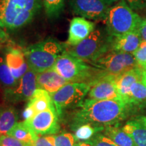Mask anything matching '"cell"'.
Here are the masks:
<instances>
[{"mask_svg":"<svg viewBox=\"0 0 146 146\" xmlns=\"http://www.w3.org/2000/svg\"><path fill=\"white\" fill-rule=\"evenodd\" d=\"M75 139L70 133L64 132L55 136V146H74Z\"/></svg>","mask_w":146,"mask_h":146,"instance_id":"27","label":"cell"},{"mask_svg":"<svg viewBox=\"0 0 146 146\" xmlns=\"http://www.w3.org/2000/svg\"><path fill=\"white\" fill-rule=\"evenodd\" d=\"M5 62L12 76L16 81L23 76L29 70V66L25 59L23 51L18 48L10 47L5 54Z\"/></svg>","mask_w":146,"mask_h":146,"instance_id":"16","label":"cell"},{"mask_svg":"<svg viewBox=\"0 0 146 146\" xmlns=\"http://www.w3.org/2000/svg\"><path fill=\"white\" fill-rule=\"evenodd\" d=\"M94 146H118L102 133H98L89 141H85Z\"/></svg>","mask_w":146,"mask_h":146,"instance_id":"28","label":"cell"},{"mask_svg":"<svg viewBox=\"0 0 146 146\" xmlns=\"http://www.w3.org/2000/svg\"><path fill=\"white\" fill-rule=\"evenodd\" d=\"M102 133L118 146H137L133 139L120 126H107Z\"/></svg>","mask_w":146,"mask_h":146,"instance_id":"21","label":"cell"},{"mask_svg":"<svg viewBox=\"0 0 146 146\" xmlns=\"http://www.w3.org/2000/svg\"><path fill=\"white\" fill-rule=\"evenodd\" d=\"M142 18L131 9L125 0L110 7L105 21L111 36H118L139 30Z\"/></svg>","mask_w":146,"mask_h":146,"instance_id":"5","label":"cell"},{"mask_svg":"<svg viewBox=\"0 0 146 146\" xmlns=\"http://www.w3.org/2000/svg\"><path fill=\"white\" fill-rule=\"evenodd\" d=\"M104 1H105L107 5H108L109 6H111L112 5H114L118 2H119L121 0H104Z\"/></svg>","mask_w":146,"mask_h":146,"instance_id":"35","label":"cell"},{"mask_svg":"<svg viewBox=\"0 0 146 146\" xmlns=\"http://www.w3.org/2000/svg\"><path fill=\"white\" fill-rule=\"evenodd\" d=\"M104 74L118 76L138 67L133 54L109 50L89 64Z\"/></svg>","mask_w":146,"mask_h":146,"instance_id":"8","label":"cell"},{"mask_svg":"<svg viewBox=\"0 0 146 146\" xmlns=\"http://www.w3.org/2000/svg\"><path fill=\"white\" fill-rule=\"evenodd\" d=\"M143 123V124L146 127V116H139L137 117Z\"/></svg>","mask_w":146,"mask_h":146,"instance_id":"38","label":"cell"},{"mask_svg":"<svg viewBox=\"0 0 146 146\" xmlns=\"http://www.w3.org/2000/svg\"><path fill=\"white\" fill-rule=\"evenodd\" d=\"M74 146H94V145H92L90 143H87V142L80 141V142H77V143H76L75 145Z\"/></svg>","mask_w":146,"mask_h":146,"instance_id":"36","label":"cell"},{"mask_svg":"<svg viewBox=\"0 0 146 146\" xmlns=\"http://www.w3.org/2000/svg\"><path fill=\"white\" fill-rule=\"evenodd\" d=\"M0 146H29L8 135L0 136Z\"/></svg>","mask_w":146,"mask_h":146,"instance_id":"30","label":"cell"},{"mask_svg":"<svg viewBox=\"0 0 146 146\" xmlns=\"http://www.w3.org/2000/svg\"><path fill=\"white\" fill-rule=\"evenodd\" d=\"M33 146H55L54 144H52L47 140L45 136L39 137L36 139V141L34 142V144Z\"/></svg>","mask_w":146,"mask_h":146,"instance_id":"32","label":"cell"},{"mask_svg":"<svg viewBox=\"0 0 146 146\" xmlns=\"http://www.w3.org/2000/svg\"><path fill=\"white\" fill-rule=\"evenodd\" d=\"M7 135L17 139L29 146H33L34 142L39 137L25 121L17 123Z\"/></svg>","mask_w":146,"mask_h":146,"instance_id":"20","label":"cell"},{"mask_svg":"<svg viewBox=\"0 0 146 146\" xmlns=\"http://www.w3.org/2000/svg\"><path fill=\"white\" fill-rule=\"evenodd\" d=\"M143 72V69L138 66L122 73L119 75L116 76L115 83H116L118 94L121 98L129 101L131 85L136 82L141 81Z\"/></svg>","mask_w":146,"mask_h":146,"instance_id":"17","label":"cell"},{"mask_svg":"<svg viewBox=\"0 0 146 146\" xmlns=\"http://www.w3.org/2000/svg\"><path fill=\"white\" fill-rule=\"evenodd\" d=\"M68 82L54 68L36 74V88L41 89L52 94L58 91Z\"/></svg>","mask_w":146,"mask_h":146,"instance_id":"15","label":"cell"},{"mask_svg":"<svg viewBox=\"0 0 146 146\" xmlns=\"http://www.w3.org/2000/svg\"><path fill=\"white\" fill-rule=\"evenodd\" d=\"M104 127L102 126H96L91 124H84L78 126L73 131L75 141L77 142L89 141L98 133H102Z\"/></svg>","mask_w":146,"mask_h":146,"instance_id":"23","label":"cell"},{"mask_svg":"<svg viewBox=\"0 0 146 146\" xmlns=\"http://www.w3.org/2000/svg\"><path fill=\"white\" fill-rule=\"evenodd\" d=\"M41 0H0V25L8 31L25 27L41 7Z\"/></svg>","mask_w":146,"mask_h":146,"instance_id":"2","label":"cell"},{"mask_svg":"<svg viewBox=\"0 0 146 146\" xmlns=\"http://www.w3.org/2000/svg\"><path fill=\"white\" fill-rule=\"evenodd\" d=\"M0 82L5 87V89L15 87L18 83L12 76L5 60L0 57Z\"/></svg>","mask_w":146,"mask_h":146,"instance_id":"26","label":"cell"},{"mask_svg":"<svg viewBox=\"0 0 146 146\" xmlns=\"http://www.w3.org/2000/svg\"><path fill=\"white\" fill-rule=\"evenodd\" d=\"M115 77L116 76L101 72L89 84L90 89L87 94L89 99L102 100L123 98L118 92L115 83Z\"/></svg>","mask_w":146,"mask_h":146,"instance_id":"11","label":"cell"},{"mask_svg":"<svg viewBox=\"0 0 146 146\" xmlns=\"http://www.w3.org/2000/svg\"><path fill=\"white\" fill-rule=\"evenodd\" d=\"M110 42L111 36L106 29H95L94 31L78 45L67 47L66 52L91 64L110 50Z\"/></svg>","mask_w":146,"mask_h":146,"instance_id":"6","label":"cell"},{"mask_svg":"<svg viewBox=\"0 0 146 146\" xmlns=\"http://www.w3.org/2000/svg\"><path fill=\"white\" fill-rule=\"evenodd\" d=\"M137 109L123 98L102 100L87 98L74 108L66 120L72 131L84 124L102 127L120 126Z\"/></svg>","mask_w":146,"mask_h":146,"instance_id":"1","label":"cell"},{"mask_svg":"<svg viewBox=\"0 0 146 146\" xmlns=\"http://www.w3.org/2000/svg\"><path fill=\"white\" fill-rule=\"evenodd\" d=\"M45 13L50 19L58 18L62 12L64 0H41Z\"/></svg>","mask_w":146,"mask_h":146,"instance_id":"25","label":"cell"},{"mask_svg":"<svg viewBox=\"0 0 146 146\" xmlns=\"http://www.w3.org/2000/svg\"><path fill=\"white\" fill-rule=\"evenodd\" d=\"M129 101L137 108L146 104V86L141 81L136 82L131 85Z\"/></svg>","mask_w":146,"mask_h":146,"instance_id":"24","label":"cell"},{"mask_svg":"<svg viewBox=\"0 0 146 146\" xmlns=\"http://www.w3.org/2000/svg\"><path fill=\"white\" fill-rule=\"evenodd\" d=\"M144 1V2H145V5H146V0H143Z\"/></svg>","mask_w":146,"mask_h":146,"instance_id":"39","label":"cell"},{"mask_svg":"<svg viewBox=\"0 0 146 146\" xmlns=\"http://www.w3.org/2000/svg\"><path fill=\"white\" fill-rule=\"evenodd\" d=\"M96 29V25L83 17H75L70 21L66 44L75 46L87 38Z\"/></svg>","mask_w":146,"mask_h":146,"instance_id":"13","label":"cell"},{"mask_svg":"<svg viewBox=\"0 0 146 146\" xmlns=\"http://www.w3.org/2000/svg\"><path fill=\"white\" fill-rule=\"evenodd\" d=\"M129 7L133 10H139L145 7L143 0H125Z\"/></svg>","mask_w":146,"mask_h":146,"instance_id":"31","label":"cell"},{"mask_svg":"<svg viewBox=\"0 0 146 146\" xmlns=\"http://www.w3.org/2000/svg\"><path fill=\"white\" fill-rule=\"evenodd\" d=\"M36 135H50L59 132V116L54 106L37 113L31 119L25 120Z\"/></svg>","mask_w":146,"mask_h":146,"instance_id":"9","label":"cell"},{"mask_svg":"<svg viewBox=\"0 0 146 146\" xmlns=\"http://www.w3.org/2000/svg\"><path fill=\"white\" fill-rule=\"evenodd\" d=\"M141 82L146 86V70H143V74H142Z\"/></svg>","mask_w":146,"mask_h":146,"instance_id":"37","label":"cell"},{"mask_svg":"<svg viewBox=\"0 0 146 146\" xmlns=\"http://www.w3.org/2000/svg\"><path fill=\"white\" fill-rule=\"evenodd\" d=\"M90 85L85 83H68L54 94L51 98L59 118L68 108H74L83 102L88 94Z\"/></svg>","mask_w":146,"mask_h":146,"instance_id":"7","label":"cell"},{"mask_svg":"<svg viewBox=\"0 0 146 146\" xmlns=\"http://www.w3.org/2000/svg\"><path fill=\"white\" fill-rule=\"evenodd\" d=\"M18 114L12 106L0 108V136L7 135L12 127L18 123Z\"/></svg>","mask_w":146,"mask_h":146,"instance_id":"22","label":"cell"},{"mask_svg":"<svg viewBox=\"0 0 146 146\" xmlns=\"http://www.w3.org/2000/svg\"><path fill=\"white\" fill-rule=\"evenodd\" d=\"M70 8L76 15L90 20H104L110 7L104 0H69Z\"/></svg>","mask_w":146,"mask_h":146,"instance_id":"12","label":"cell"},{"mask_svg":"<svg viewBox=\"0 0 146 146\" xmlns=\"http://www.w3.org/2000/svg\"><path fill=\"white\" fill-rule=\"evenodd\" d=\"M133 55L139 66L144 70L146 68V41H142L137 50Z\"/></svg>","mask_w":146,"mask_h":146,"instance_id":"29","label":"cell"},{"mask_svg":"<svg viewBox=\"0 0 146 146\" xmlns=\"http://www.w3.org/2000/svg\"><path fill=\"white\" fill-rule=\"evenodd\" d=\"M139 32L141 35L142 41H146V18L142 19L139 28Z\"/></svg>","mask_w":146,"mask_h":146,"instance_id":"33","label":"cell"},{"mask_svg":"<svg viewBox=\"0 0 146 146\" xmlns=\"http://www.w3.org/2000/svg\"><path fill=\"white\" fill-rule=\"evenodd\" d=\"M144 70H146V68H145V69H144Z\"/></svg>","mask_w":146,"mask_h":146,"instance_id":"40","label":"cell"},{"mask_svg":"<svg viewBox=\"0 0 146 146\" xmlns=\"http://www.w3.org/2000/svg\"><path fill=\"white\" fill-rule=\"evenodd\" d=\"M141 41L139 30L118 36H111L110 50L133 54L137 50Z\"/></svg>","mask_w":146,"mask_h":146,"instance_id":"14","label":"cell"},{"mask_svg":"<svg viewBox=\"0 0 146 146\" xmlns=\"http://www.w3.org/2000/svg\"><path fill=\"white\" fill-rule=\"evenodd\" d=\"M53 68L68 83L90 84L101 73L98 68L66 51L58 58Z\"/></svg>","mask_w":146,"mask_h":146,"instance_id":"4","label":"cell"},{"mask_svg":"<svg viewBox=\"0 0 146 146\" xmlns=\"http://www.w3.org/2000/svg\"><path fill=\"white\" fill-rule=\"evenodd\" d=\"M54 106L50 94L41 89H36L29 100L27 107L33 111L35 115Z\"/></svg>","mask_w":146,"mask_h":146,"instance_id":"19","label":"cell"},{"mask_svg":"<svg viewBox=\"0 0 146 146\" xmlns=\"http://www.w3.org/2000/svg\"><path fill=\"white\" fill-rule=\"evenodd\" d=\"M36 74L31 69L18 81L15 87L4 90L5 101L12 104L27 101L31 98L36 89Z\"/></svg>","mask_w":146,"mask_h":146,"instance_id":"10","label":"cell"},{"mask_svg":"<svg viewBox=\"0 0 146 146\" xmlns=\"http://www.w3.org/2000/svg\"><path fill=\"white\" fill-rule=\"evenodd\" d=\"M9 36L5 32L2 27L0 25V43H3V42L7 41L8 40Z\"/></svg>","mask_w":146,"mask_h":146,"instance_id":"34","label":"cell"},{"mask_svg":"<svg viewBox=\"0 0 146 146\" xmlns=\"http://www.w3.org/2000/svg\"><path fill=\"white\" fill-rule=\"evenodd\" d=\"M67 45L54 38H47L23 50L29 68L36 73L52 68L56 60L67 50Z\"/></svg>","mask_w":146,"mask_h":146,"instance_id":"3","label":"cell"},{"mask_svg":"<svg viewBox=\"0 0 146 146\" xmlns=\"http://www.w3.org/2000/svg\"><path fill=\"white\" fill-rule=\"evenodd\" d=\"M122 128L137 146H146V127L138 118L127 120Z\"/></svg>","mask_w":146,"mask_h":146,"instance_id":"18","label":"cell"}]
</instances>
